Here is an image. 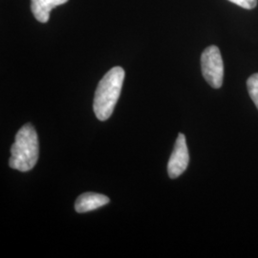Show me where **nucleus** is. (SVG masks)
<instances>
[{"label":"nucleus","mask_w":258,"mask_h":258,"mask_svg":"<svg viewBox=\"0 0 258 258\" xmlns=\"http://www.w3.org/2000/svg\"><path fill=\"white\" fill-rule=\"evenodd\" d=\"M38 139L31 123L24 124L16 135L15 143L11 148L9 166L22 172L34 168L38 160Z\"/></svg>","instance_id":"nucleus-2"},{"label":"nucleus","mask_w":258,"mask_h":258,"mask_svg":"<svg viewBox=\"0 0 258 258\" xmlns=\"http://www.w3.org/2000/svg\"><path fill=\"white\" fill-rule=\"evenodd\" d=\"M229 1L236 4L241 8L247 10L253 9L257 5V0H229Z\"/></svg>","instance_id":"nucleus-8"},{"label":"nucleus","mask_w":258,"mask_h":258,"mask_svg":"<svg viewBox=\"0 0 258 258\" xmlns=\"http://www.w3.org/2000/svg\"><path fill=\"white\" fill-rule=\"evenodd\" d=\"M189 162L188 149L184 134L179 133L176 140L175 146L167 164V173L171 179L182 175L187 168Z\"/></svg>","instance_id":"nucleus-4"},{"label":"nucleus","mask_w":258,"mask_h":258,"mask_svg":"<svg viewBox=\"0 0 258 258\" xmlns=\"http://www.w3.org/2000/svg\"><path fill=\"white\" fill-rule=\"evenodd\" d=\"M247 87L249 91V97L254 102L258 109V73L251 75L247 81Z\"/></svg>","instance_id":"nucleus-7"},{"label":"nucleus","mask_w":258,"mask_h":258,"mask_svg":"<svg viewBox=\"0 0 258 258\" xmlns=\"http://www.w3.org/2000/svg\"><path fill=\"white\" fill-rule=\"evenodd\" d=\"M202 74L212 88H220L224 79V63L217 46L208 47L201 55Z\"/></svg>","instance_id":"nucleus-3"},{"label":"nucleus","mask_w":258,"mask_h":258,"mask_svg":"<svg viewBox=\"0 0 258 258\" xmlns=\"http://www.w3.org/2000/svg\"><path fill=\"white\" fill-rule=\"evenodd\" d=\"M110 202L109 198L102 194L86 192L78 197L75 203V210L79 213L91 212Z\"/></svg>","instance_id":"nucleus-5"},{"label":"nucleus","mask_w":258,"mask_h":258,"mask_svg":"<svg viewBox=\"0 0 258 258\" xmlns=\"http://www.w3.org/2000/svg\"><path fill=\"white\" fill-rule=\"evenodd\" d=\"M124 70L116 66L110 69L98 84L94 98V112L100 120H108L120 98Z\"/></svg>","instance_id":"nucleus-1"},{"label":"nucleus","mask_w":258,"mask_h":258,"mask_svg":"<svg viewBox=\"0 0 258 258\" xmlns=\"http://www.w3.org/2000/svg\"><path fill=\"white\" fill-rule=\"evenodd\" d=\"M66 2L68 0H31V10L37 21L46 23L50 19L51 11Z\"/></svg>","instance_id":"nucleus-6"}]
</instances>
